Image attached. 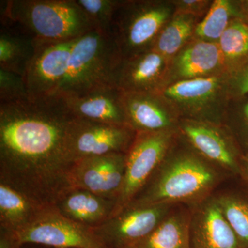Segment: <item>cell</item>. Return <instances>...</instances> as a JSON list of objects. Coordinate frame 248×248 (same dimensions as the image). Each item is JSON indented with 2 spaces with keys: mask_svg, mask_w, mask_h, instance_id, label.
<instances>
[{
  "mask_svg": "<svg viewBox=\"0 0 248 248\" xmlns=\"http://www.w3.org/2000/svg\"><path fill=\"white\" fill-rule=\"evenodd\" d=\"M74 118L60 96L0 104V183L42 206L73 190L66 148Z\"/></svg>",
  "mask_w": 248,
  "mask_h": 248,
  "instance_id": "obj_1",
  "label": "cell"
},
{
  "mask_svg": "<svg viewBox=\"0 0 248 248\" xmlns=\"http://www.w3.org/2000/svg\"><path fill=\"white\" fill-rule=\"evenodd\" d=\"M228 177L178 134L159 167L127 207L157 204L194 206L214 195Z\"/></svg>",
  "mask_w": 248,
  "mask_h": 248,
  "instance_id": "obj_2",
  "label": "cell"
},
{
  "mask_svg": "<svg viewBox=\"0 0 248 248\" xmlns=\"http://www.w3.org/2000/svg\"><path fill=\"white\" fill-rule=\"evenodd\" d=\"M1 24L36 40L65 41L96 30L76 0H9L1 7Z\"/></svg>",
  "mask_w": 248,
  "mask_h": 248,
  "instance_id": "obj_3",
  "label": "cell"
},
{
  "mask_svg": "<svg viewBox=\"0 0 248 248\" xmlns=\"http://www.w3.org/2000/svg\"><path fill=\"white\" fill-rule=\"evenodd\" d=\"M122 60L110 37L94 30L77 39L66 74L54 95L75 97L103 86L114 85V77Z\"/></svg>",
  "mask_w": 248,
  "mask_h": 248,
  "instance_id": "obj_4",
  "label": "cell"
},
{
  "mask_svg": "<svg viewBox=\"0 0 248 248\" xmlns=\"http://www.w3.org/2000/svg\"><path fill=\"white\" fill-rule=\"evenodd\" d=\"M174 14L172 0H119L111 23L110 37L122 58L153 48Z\"/></svg>",
  "mask_w": 248,
  "mask_h": 248,
  "instance_id": "obj_5",
  "label": "cell"
},
{
  "mask_svg": "<svg viewBox=\"0 0 248 248\" xmlns=\"http://www.w3.org/2000/svg\"><path fill=\"white\" fill-rule=\"evenodd\" d=\"M226 74L179 81L161 93L177 109L181 119L223 125L231 100Z\"/></svg>",
  "mask_w": 248,
  "mask_h": 248,
  "instance_id": "obj_6",
  "label": "cell"
},
{
  "mask_svg": "<svg viewBox=\"0 0 248 248\" xmlns=\"http://www.w3.org/2000/svg\"><path fill=\"white\" fill-rule=\"evenodd\" d=\"M178 133H136L126 153L125 176L112 217L131 203L177 140Z\"/></svg>",
  "mask_w": 248,
  "mask_h": 248,
  "instance_id": "obj_7",
  "label": "cell"
},
{
  "mask_svg": "<svg viewBox=\"0 0 248 248\" xmlns=\"http://www.w3.org/2000/svg\"><path fill=\"white\" fill-rule=\"evenodd\" d=\"M6 234L17 248L34 244L53 248H107L93 228L63 216L55 205L44 207L22 231Z\"/></svg>",
  "mask_w": 248,
  "mask_h": 248,
  "instance_id": "obj_8",
  "label": "cell"
},
{
  "mask_svg": "<svg viewBox=\"0 0 248 248\" xmlns=\"http://www.w3.org/2000/svg\"><path fill=\"white\" fill-rule=\"evenodd\" d=\"M178 134L228 177H240L244 154L224 125L181 119Z\"/></svg>",
  "mask_w": 248,
  "mask_h": 248,
  "instance_id": "obj_9",
  "label": "cell"
},
{
  "mask_svg": "<svg viewBox=\"0 0 248 248\" xmlns=\"http://www.w3.org/2000/svg\"><path fill=\"white\" fill-rule=\"evenodd\" d=\"M136 132L128 125L73 119L67 130L66 148L71 162L90 156L126 153Z\"/></svg>",
  "mask_w": 248,
  "mask_h": 248,
  "instance_id": "obj_10",
  "label": "cell"
},
{
  "mask_svg": "<svg viewBox=\"0 0 248 248\" xmlns=\"http://www.w3.org/2000/svg\"><path fill=\"white\" fill-rule=\"evenodd\" d=\"M177 206L157 204L126 207L93 231L107 248H130L154 231Z\"/></svg>",
  "mask_w": 248,
  "mask_h": 248,
  "instance_id": "obj_11",
  "label": "cell"
},
{
  "mask_svg": "<svg viewBox=\"0 0 248 248\" xmlns=\"http://www.w3.org/2000/svg\"><path fill=\"white\" fill-rule=\"evenodd\" d=\"M77 39L55 42L35 39V56L24 77L30 97L53 95L66 74Z\"/></svg>",
  "mask_w": 248,
  "mask_h": 248,
  "instance_id": "obj_12",
  "label": "cell"
},
{
  "mask_svg": "<svg viewBox=\"0 0 248 248\" xmlns=\"http://www.w3.org/2000/svg\"><path fill=\"white\" fill-rule=\"evenodd\" d=\"M126 153H110L78 160L71 170L73 188L117 202L125 176Z\"/></svg>",
  "mask_w": 248,
  "mask_h": 248,
  "instance_id": "obj_13",
  "label": "cell"
},
{
  "mask_svg": "<svg viewBox=\"0 0 248 248\" xmlns=\"http://www.w3.org/2000/svg\"><path fill=\"white\" fill-rule=\"evenodd\" d=\"M127 125L136 133H178L181 117L161 93H124Z\"/></svg>",
  "mask_w": 248,
  "mask_h": 248,
  "instance_id": "obj_14",
  "label": "cell"
},
{
  "mask_svg": "<svg viewBox=\"0 0 248 248\" xmlns=\"http://www.w3.org/2000/svg\"><path fill=\"white\" fill-rule=\"evenodd\" d=\"M170 61L154 48L122 58L114 85L124 93H159L166 87Z\"/></svg>",
  "mask_w": 248,
  "mask_h": 248,
  "instance_id": "obj_15",
  "label": "cell"
},
{
  "mask_svg": "<svg viewBox=\"0 0 248 248\" xmlns=\"http://www.w3.org/2000/svg\"><path fill=\"white\" fill-rule=\"evenodd\" d=\"M190 209L191 248H245L222 214L215 194Z\"/></svg>",
  "mask_w": 248,
  "mask_h": 248,
  "instance_id": "obj_16",
  "label": "cell"
},
{
  "mask_svg": "<svg viewBox=\"0 0 248 248\" xmlns=\"http://www.w3.org/2000/svg\"><path fill=\"white\" fill-rule=\"evenodd\" d=\"M223 74L226 73L218 44L192 39L170 61L166 87Z\"/></svg>",
  "mask_w": 248,
  "mask_h": 248,
  "instance_id": "obj_17",
  "label": "cell"
},
{
  "mask_svg": "<svg viewBox=\"0 0 248 248\" xmlns=\"http://www.w3.org/2000/svg\"><path fill=\"white\" fill-rule=\"evenodd\" d=\"M63 98L76 118L112 125H128L124 111L123 92L115 85L103 86L82 95Z\"/></svg>",
  "mask_w": 248,
  "mask_h": 248,
  "instance_id": "obj_18",
  "label": "cell"
},
{
  "mask_svg": "<svg viewBox=\"0 0 248 248\" xmlns=\"http://www.w3.org/2000/svg\"><path fill=\"white\" fill-rule=\"evenodd\" d=\"M116 202L82 189L74 188L55 205L63 216L89 228L105 223L113 213Z\"/></svg>",
  "mask_w": 248,
  "mask_h": 248,
  "instance_id": "obj_19",
  "label": "cell"
},
{
  "mask_svg": "<svg viewBox=\"0 0 248 248\" xmlns=\"http://www.w3.org/2000/svg\"><path fill=\"white\" fill-rule=\"evenodd\" d=\"M190 207L179 205L144 239L130 248H191Z\"/></svg>",
  "mask_w": 248,
  "mask_h": 248,
  "instance_id": "obj_20",
  "label": "cell"
},
{
  "mask_svg": "<svg viewBox=\"0 0 248 248\" xmlns=\"http://www.w3.org/2000/svg\"><path fill=\"white\" fill-rule=\"evenodd\" d=\"M36 41L20 29L1 24L0 31V68L25 77L35 56Z\"/></svg>",
  "mask_w": 248,
  "mask_h": 248,
  "instance_id": "obj_21",
  "label": "cell"
},
{
  "mask_svg": "<svg viewBox=\"0 0 248 248\" xmlns=\"http://www.w3.org/2000/svg\"><path fill=\"white\" fill-rule=\"evenodd\" d=\"M44 207L0 183V232L14 234L22 231Z\"/></svg>",
  "mask_w": 248,
  "mask_h": 248,
  "instance_id": "obj_22",
  "label": "cell"
},
{
  "mask_svg": "<svg viewBox=\"0 0 248 248\" xmlns=\"http://www.w3.org/2000/svg\"><path fill=\"white\" fill-rule=\"evenodd\" d=\"M225 73L229 77L236 75L248 64V25L234 19L218 42Z\"/></svg>",
  "mask_w": 248,
  "mask_h": 248,
  "instance_id": "obj_23",
  "label": "cell"
},
{
  "mask_svg": "<svg viewBox=\"0 0 248 248\" xmlns=\"http://www.w3.org/2000/svg\"><path fill=\"white\" fill-rule=\"evenodd\" d=\"M201 21L193 16L174 15L158 35L153 48L170 60L193 39Z\"/></svg>",
  "mask_w": 248,
  "mask_h": 248,
  "instance_id": "obj_24",
  "label": "cell"
},
{
  "mask_svg": "<svg viewBox=\"0 0 248 248\" xmlns=\"http://www.w3.org/2000/svg\"><path fill=\"white\" fill-rule=\"evenodd\" d=\"M234 19H240L239 0H213L208 14L196 28L193 39L218 43Z\"/></svg>",
  "mask_w": 248,
  "mask_h": 248,
  "instance_id": "obj_25",
  "label": "cell"
},
{
  "mask_svg": "<svg viewBox=\"0 0 248 248\" xmlns=\"http://www.w3.org/2000/svg\"><path fill=\"white\" fill-rule=\"evenodd\" d=\"M222 214L245 248H248V193L228 190L215 194Z\"/></svg>",
  "mask_w": 248,
  "mask_h": 248,
  "instance_id": "obj_26",
  "label": "cell"
},
{
  "mask_svg": "<svg viewBox=\"0 0 248 248\" xmlns=\"http://www.w3.org/2000/svg\"><path fill=\"white\" fill-rule=\"evenodd\" d=\"M223 125L231 132L244 154L248 153V95L231 99Z\"/></svg>",
  "mask_w": 248,
  "mask_h": 248,
  "instance_id": "obj_27",
  "label": "cell"
},
{
  "mask_svg": "<svg viewBox=\"0 0 248 248\" xmlns=\"http://www.w3.org/2000/svg\"><path fill=\"white\" fill-rule=\"evenodd\" d=\"M96 30L110 37L111 23L119 0H76Z\"/></svg>",
  "mask_w": 248,
  "mask_h": 248,
  "instance_id": "obj_28",
  "label": "cell"
},
{
  "mask_svg": "<svg viewBox=\"0 0 248 248\" xmlns=\"http://www.w3.org/2000/svg\"><path fill=\"white\" fill-rule=\"evenodd\" d=\"M29 97L24 77L0 68V104L19 102Z\"/></svg>",
  "mask_w": 248,
  "mask_h": 248,
  "instance_id": "obj_29",
  "label": "cell"
},
{
  "mask_svg": "<svg viewBox=\"0 0 248 248\" xmlns=\"http://www.w3.org/2000/svg\"><path fill=\"white\" fill-rule=\"evenodd\" d=\"M174 15L193 16L202 20L208 14L213 0H172Z\"/></svg>",
  "mask_w": 248,
  "mask_h": 248,
  "instance_id": "obj_30",
  "label": "cell"
},
{
  "mask_svg": "<svg viewBox=\"0 0 248 248\" xmlns=\"http://www.w3.org/2000/svg\"><path fill=\"white\" fill-rule=\"evenodd\" d=\"M231 99L248 95V64L228 79Z\"/></svg>",
  "mask_w": 248,
  "mask_h": 248,
  "instance_id": "obj_31",
  "label": "cell"
},
{
  "mask_svg": "<svg viewBox=\"0 0 248 248\" xmlns=\"http://www.w3.org/2000/svg\"><path fill=\"white\" fill-rule=\"evenodd\" d=\"M240 19L248 25V0H239Z\"/></svg>",
  "mask_w": 248,
  "mask_h": 248,
  "instance_id": "obj_32",
  "label": "cell"
},
{
  "mask_svg": "<svg viewBox=\"0 0 248 248\" xmlns=\"http://www.w3.org/2000/svg\"><path fill=\"white\" fill-rule=\"evenodd\" d=\"M0 248H18L9 235L0 232Z\"/></svg>",
  "mask_w": 248,
  "mask_h": 248,
  "instance_id": "obj_33",
  "label": "cell"
},
{
  "mask_svg": "<svg viewBox=\"0 0 248 248\" xmlns=\"http://www.w3.org/2000/svg\"><path fill=\"white\" fill-rule=\"evenodd\" d=\"M240 177L242 178L245 182L248 184V153L244 154L243 156Z\"/></svg>",
  "mask_w": 248,
  "mask_h": 248,
  "instance_id": "obj_34",
  "label": "cell"
},
{
  "mask_svg": "<svg viewBox=\"0 0 248 248\" xmlns=\"http://www.w3.org/2000/svg\"><path fill=\"white\" fill-rule=\"evenodd\" d=\"M18 248H25V246H21V247H19Z\"/></svg>",
  "mask_w": 248,
  "mask_h": 248,
  "instance_id": "obj_35",
  "label": "cell"
}]
</instances>
